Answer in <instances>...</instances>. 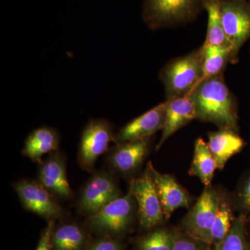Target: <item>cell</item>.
<instances>
[{
  "label": "cell",
  "instance_id": "1",
  "mask_svg": "<svg viewBox=\"0 0 250 250\" xmlns=\"http://www.w3.org/2000/svg\"><path fill=\"white\" fill-rule=\"evenodd\" d=\"M189 95L195 104L197 119L213 123L220 129L238 131L236 98L223 74L202 81Z\"/></svg>",
  "mask_w": 250,
  "mask_h": 250
},
{
  "label": "cell",
  "instance_id": "2",
  "mask_svg": "<svg viewBox=\"0 0 250 250\" xmlns=\"http://www.w3.org/2000/svg\"><path fill=\"white\" fill-rule=\"evenodd\" d=\"M202 47L171 60L161 70L167 100L185 96L202 82L203 76Z\"/></svg>",
  "mask_w": 250,
  "mask_h": 250
},
{
  "label": "cell",
  "instance_id": "3",
  "mask_svg": "<svg viewBox=\"0 0 250 250\" xmlns=\"http://www.w3.org/2000/svg\"><path fill=\"white\" fill-rule=\"evenodd\" d=\"M205 0H143V18L152 29L192 22L201 12Z\"/></svg>",
  "mask_w": 250,
  "mask_h": 250
},
{
  "label": "cell",
  "instance_id": "4",
  "mask_svg": "<svg viewBox=\"0 0 250 250\" xmlns=\"http://www.w3.org/2000/svg\"><path fill=\"white\" fill-rule=\"evenodd\" d=\"M220 16L231 50V62L238 61L242 46L250 39V1L220 0Z\"/></svg>",
  "mask_w": 250,
  "mask_h": 250
},
{
  "label": "cell",
  "instance_id": "5",
  "mask_svg": "<svg viewBox=\"0 0 250 250\" xmlns=\"http://www.w3.org/2000/svg\"><path fill=\"white\" fill-rule=\"evenodd\" d=\"M220 196L210 187H205L201 196L184 219L183 226L188 236L205 244H212V229Z\"/></svg>",
  "mask_w": 250,
  "mask_h": 250
},
{
  "label": "cell",
  "instance_id": "6",
  "mask_svg": "<svg viewBox=\"0 0 250 250\" xmlns=\"http://www.w3.org/2000/svg\"><path fill=\"white\" fill-rule=\"evenodd\" d=\"M135 200L131 186L125 195L104 206L97 213L89 215L90 228L99 232L119 235L125 232L134 218Z\"/></svg>",
  "mask_w": 250,
  "mask_h": 250
},
{
  "label": "cell",
  "instance_id": "7",
  "mask_svg": "<svg viewBox=\"0 0 250 250\" xmlns=\"http://www.w3.org/2000/svg\"><path fill=\"white\" fill-rule=\"evenodd\" d=\"M133 195L139 207L140 225L152 229L160 225L165 216L149 164L142 175L131 183Z\"/></svg>",
  "mask_w": 250,
  "mask_h": 250
},
{
  "label": "cell",
  "instance_id": "8",
  "mask_svg": "<svg viewBox=\"0 0 250 250\" xmlns=\"http://www.w3.org/2000/svg\"><path fill=\"white\" fill-rule=\"evenodd\" d=\"M115 134L111 124L104 119L91 120L82 131L79 149V161L85 170L93 169L100 156L108 150Z\"/></svg>",
  "mask_w": 250,
  "mask_h": 250
},
{
  "label": "cell",
  "instance_id": "9",
  "mask_svg": "<svg viewBox=\"0 0 250 250\" xmlns=\"http://www.w3.org/2000/svg\"><path fill=\"white\" fill-rule=\"evenodd\" d=\"M121 196V190L113 175L105 171L97 172L82 188L78 200L79 210L91 215Z\"/></svg>",
  "mask_w": 250,
  "mask_h": 250
},
{
  "label": "cell",
  "instance_id": "10",
  "mask_svg": "<svg viewBox=\"0 0 250 250\" xmlns=\"http://www.w3.org/2000/svg\"><path fill=\"white\" fill-rule=\"evenodd\" d=\"M21 203L29 211L52 220L62 215V207L54 195L38 182L23 179L14 184Z\"/></svg>",
  "mask_w": 250,
  "mask_h": 250
},
{
  "label": "cell",
  "instance_id": "11",
  "mask_svg": "<svg viewBox=\"0 0 250 250\" xmlns=\"http://www.w3.org/2000/svg\"><path fill=\"white\" fill-rule=\"evenodd\" d=\"M166 102L135 118L115 134V142L149 139L159 130H162L165 122Z\"/></svg>",
  "mask_w": 250,
  "mask_h": 250
},
{
  "label": "cell",
  "instance_id": "12",
  "mask_svg": "<svg viewBox=\"0 0 250 250\" xmlns=\"http://www.w3.org/2000/svg\"><path fill=\"white\" fill-rule=\"evenodd\" d=\"M38 182L54 196L62 198L72 196L71 188L67 179L65 158L60 152L50 153L45 161H41Z\"/></svg>",
  "mask_w": 250,
  "mask_h": 250
},
{
  "label": "cell",
  "instance_id": "13",
  "mask_svg": "<svg viewBox=\"0 0 250 250\" xmlns=\"http://www.w3.org/2000/svg\"><path fill=\"white\" fill-rule=\"evenodd\" d=\"M108 156L111 167L123 175H131L139 168L149 152L148 139L116 143Z\"/></svg>",
  "mask_w": 250,
  "mask_h": 250
},
{
  "label": "cell",
  "instance_id": "14",
  "mask_svg": "<svg viewBox=\"0 0 250 250\" xmlns=\"http://www.w3.org/2000/svg\"><path fill=\"white\" fill-rule=\"evenodd\" d=\"M153 179L160 199L166 219L170 218L174 210L179 208H188L192 198L187 190L169 174H161L148 162Z\"/></svg>",
  "mask_w": 250,
  "mask_h": 250
},
{
  "label": "cell",
  "instance_id": "15",
  "mask_svg": "<svg viewBox=\"0 0 250 250\" xmlns=\"http://www.w3.org/2000/svg\"><path fill=\"white\" fill-rule=\"evenodd\" d=\"M195 118H197V113L195 104L189 94L185 96L167 100L162 136L156 146V150H159L163 144L176 131Z\"/></svg>",
  "mask_w": 250,
  "mask_h": 250
},
{
  "label": "cell",
  "instance_id": "16",
  "mask_svg": "<svg viewBox=\"0 0 250 250\" xmlns=\"http://www.w3.org/2000/svg\"><path fill=\"white\" fill-rule=\"evenodd\" d=\"M207 145L216 160L218 169L222 170L230 158L241 152L246 143L237 131L220 129L208 133Z\"/></svg>",
  "mask_w": 250,
  "mask_h": 250
},
{
  "label": "cell",
  "instance_id": "17",
  "mask_svg": "<svg viewBox=\"0 0 250 250\" xmlns=\"http://www.w3.org/2000/svg\"><path fill=\"white\" fill-rule=\"evenodd\" d=\"M59 141V135L53 128L49 126L37 128L26 139L22 149L23 155L41 163L42 156L57 150Z\"/></svg>",
  "mask_w": 250,
  "mask_h": 250
},
{
  "label": "cell",
  "instance_id": "18",
  "mask_svg": "<svg viewBox=\"0 0 250 250\" xmlns=\"http://www.w3.org/2000/svg\"><path fill=\"white\" fill-rule=\"evenodd\" d=\"M217 168L216 160L208 145L201 138L197 139L189 174L198 177L205 187H209Z\"/></svg>",
  "mask_w": 250,
  "mask_h": 250
},
{
  "label": "cell",
  "instance_id": "19",
  "mask_svg": "<svg viewBox=\"0 0 250 250\" xmlns=\"http://www.w3.org/2000/svg\"><path fill=\"white\" fill-rule=\"evenodd\" d=\"M203 9L206 10L208 16L207 36L203 45L225 47L231 50L222 23L220 0H205Z\"/></svg>",
  "mask_w": 250,
  "mask_h": 250
},
{
  "label": "cell",
  "instance_id": "20",
  "mask_svg": "<svg viewBox=\"0 0 250 250\" xmlns=\"http://www.w3.org/2000/svg\"><path fill=\"white\" fill-rule=\"evenodd\" d=\"M83 230L76 224H65L53 231L52 248L54 250H81L85 243Z\"/></svg>",
  "mask_w": 250,
  "mask_h": 250
},
{
  "label": "cell",
  "instance_id": "21",
  "mask_svg": "<svg viewBox=\"0 0 250 250\" xmlns=\"http://www.w3.org/2000/svg\"><path fill=\"white\" fill-rule=\"evenodd\" d=\"M203 49V76L207 79L221 75L229 62H231V50L225 47L202 45Z\"/></svg>",
  "mask_w": 250,
  "mask_h": 250
},
{
  "label": "cell",
  "instance_id": "22",
  "mask_svg": "<svg viewBox=\"0 0 250 250\" xmlns=\"http://www.w3.org/2000/svg\"><path fill=\"white\" fill-rule=\"evenodd\" d=\"M231 205L225 197L220 196L218 212L212 229V244L218 246L229 232L233 220Z\"/></svg>",
  "mask_w": 250,
  "mask_h": 250
},
{
  "label": "cell",
  "instance_id": "23",
  "mask_svg": "<svg viewBox=\"0 0 250 250\" xmlns=\"http://www.w3.org/2000/svg\"><path fill=\"white\" fill-rule=\"evenodd\" d=\"M246 216L240 215L233 220L229 232L215 250H248L245 236Z\"/></svg>",
  "mask_w": 250,
  "mask_h": 250
},
{
  "label": "cell",
  "instance_id": "24",
  "mask_svg": "<svg viewBox=\"0 0 250 250\" xmlns=\"http://www.w3.org/2000/svg\"><path fill=\"white\" fill-rule=\"evenodd\" d=\"M174 236L166 229H157L143 237L138 243L139 250H172Z\"/></svg>",
  "mask_w": 250,
  "mask_h": 250
},
{
  "label": "cell",
  "instance_id": "25",
  "mask_svg": "<svg viewBox=\"0 0 250 250\" xmlns=\"http://www.w3.org/2000/svg\"><path fill=\"white\" fill-rule=\"evenodd\" d=\"M236 203L241 214L250 215V171L241 179L236 194Z\"/></svg>",
  "mask_w": 250,
  "mask_h": 250
},
{
  "label": "cell",
  "instance_id": "26",
  "mask_svg": "<svg viewBox=\"0 0 250 250\" xmlns=\"http://www.w3.org/2000/svg\"><path fill=\"white\" fill-rule=\"evenodd\" d=\"M200 242L189 236V238H174L172 250H201Z\"/></svg>",
  "mask_w": 250,
  "mask_h": 250
},
{
  "label": "cell",
  "instance_id": "27",
  "mask_svg": "<svg viewBox=\"0 0 250 250\" xmlns=\"http://www.w3.org/2000/svg\"><path fill=\"white\" fill-rule=\"evenodd\" d=\"M53 229L54 221L53 220H50L47 226L42 231L40 241H39V245H38L36 250H50V248L52 247L51 242H52Z\"/></svg>",
  "mask_w": 250,
  "mask_h": 250
},
{
  "label": "cell",
  "instance_id": "28",
  "mask_svg": "<svg viewBox=\"0 0 250 250\" xmlns=\"http://www.w3.org/2000/svg\"><path fill=\"white\" fill-rule=\"evenodd\" d=\"M88 250H122V249L121 246L116 241L110 238H103L95 242Z\"/></svg>",
  "mask_w": 250,
  "mask_h": 250
},
{
  "label": "cell",
  "instance_id": "29",
  "mask_svg": "<svg viewBox=\"0 0 250 250\" xmlns=\"http://www.w3.org/2000/svg\"><path fill=\"white\" fill-rule=\"evenodd\" d=\"M248 1H250V0H248Z\"/></svg>",
  "mask_w": 250,
  "mask_h": 250
}]
</instances>
